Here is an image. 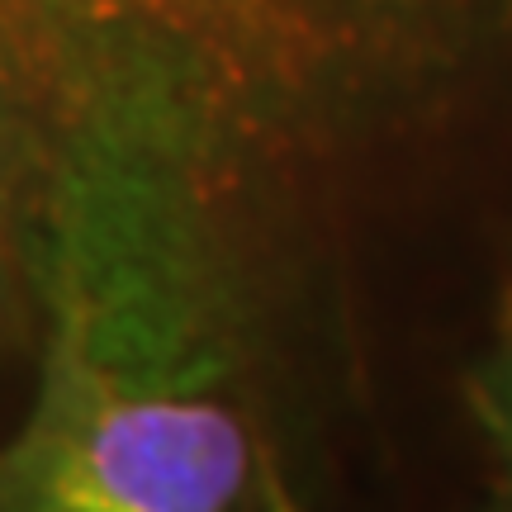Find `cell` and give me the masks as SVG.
Listing matches in <instances>:
<instances>
[{
	"label": "cell",
	"mask_w": 512,
	"mask_h": 512,
	"mask_svg": "<svg viewBox=\"0 0 512 512\" xmlns=\"http://www.w3.org/2000/svg\"><path fill=\"white\" fill-rule=\"evenodd\" d=\"M470 403H475L479 432H484V446L494 460L498 503H503V512H512V304L494 332V347L484 351V361L475 370Z\"/></svg>",
	"instance_id": "obj_2"
},
{
	"label": "cell",
	"mask_w": 512,
	"mask_h": 512,
	"mask_svg": "<svg viewBox=\"0 0 512 512\" xmlns=\"http://www.w3.org/2000/svg\"><path fill=\"white\" fill-rule=\"evenodd\" d=\"M261 512H304L299 508V498L290 494V484L280 479V470H275L271 456H266V465H261Z\"/></svg>",
	"instance_id": "obj_3"
},
{
	"label": "cell",
	"mask_w": 512,
	"mask_h": 512,
	"mask_svg": "<svg viewBox=\"0 0 512 512\" xmlns=\"http://www.w3.org/2000/svg\"><path fill=\"white\" fill-rule=\"evenodd\" d=\"M34 394L0 512H261L228 294L152 176L72 166L38 247Z\"/></svg>",
	"instance_id": "obj_1"
}]
</instances>
